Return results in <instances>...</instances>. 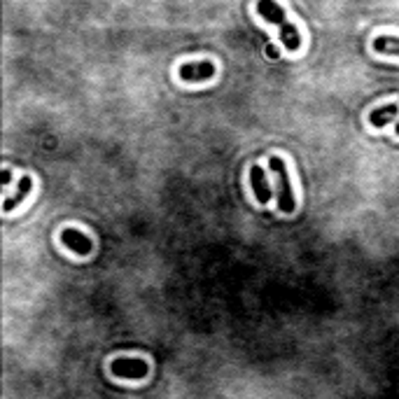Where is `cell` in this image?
<instances>
[{
  "mask_svg": "<svg viewBox=\"0 0 399 399\" xmlns=\"http://www.w3.org/2000/svg\"><path fill=\"white\" fill-rule=\"evenodd\" d=\"M178 75L182 82H208L215 78V64L213 61H189L180 66Z\"/></svg>",
  "mask_w": 399,
  "mask_h": 399,
  "instance_id": "3",
  "label": "cell"
},
{
  "mask_svg": "<svg viewBox=\"0 0 399 399\" xmlns=\"http://www.w3.org/2000/svg\"><path fill=\"white\" fill-rule=\"evenodd\" d=\"M374 52L383 54V56H399V35L374 37Z\"/></svg>",
  "mask_w": 399,
  "mask_h": 399,
  "instance_id": "9",
  "label": "cell"
},
{
  "mask_svg": "<svg viewBox=\"0 0 399 399\" xmlns=\"http://www.w3.org/2000/svg\"><path fill=\"white\" fill-rule=\"evenodd\" d=\"M257 12L262 14V19H266L268 24H273L280 30V40L287 52H299V47H302V35H299L297 26L287 19L285 10L278 3H273V0H259Z\"/></svg>",
  "mask_w": 399,
  "mask_h": 399,
  "instance_id": "1",
  "label": "cell"
},
{
  "mask_svg": "<svg viewBox=\"0 0 399 399\" xmlns=\"http://www.w3.org/2000/svg\"><path fill=\"white\" fill-rule=\"evenodd\" d=\"M110 369L114 376H119V379H145L150 371V367H148V362H143V359L119 357L110 364Z\"/></svg>",
  "mask_w": 399,
  "mask_h": 399,
  "instance_id": "4",
  "label": "cell"
},
{
  "mask_svg": "<svg viewBox=\"0 0 399 399\" xmlns=\"http://www.w3.org/2000/svg\"><path fill=\"white\" fill-rule=\"evenodd\" d=\"M61 243H64L68 250H73L75 255H82V257L89 255L91 248H94L89 236L78 232V229H64V232H61Z\"/></svg>",
  "mask_w": 399,
  "mask_h": 399,
  "instance_id": "5",
  "label": "cell"
},
{
  "mask_svg": "<svg viewBox=\"0 0 399 399\" xmlns=\"http://www.w3.org/2000/svg\"><path fill=\"white\" fill-rule=\"evenodd\" d=\"M397 114H399L397 103H388V105H381V107H376V110H371L369 121L376 129H383V126H388L390 121L397 117Z\"/></svg>",
  "mask_w": 399,
  "mask_h": 399,
  "instance_id": "7",
  "label": "cell"
},
{
  "mask_svg": "<svg viewBox=\"0 0 399 399\" xmlns=\"http://www.w3.org/2000/svg\"><path fill=\"white\" fill-rule=\"evenodd\" d=\"M395 133H397V136H399V124H397V129H395Z\"/></svg>",
  "mask_w": 399,
  "mask_h": 399,
  "instance_id": "10",
  "label": "cell"
},
{
  "mask_svg": "<svg viewBox=\"0 0 399 399\" xmlns=\"http://www.w3.org/2000/svg\"><path fill=\"white\" fill-rule=\"evenodd\" d=\"M250 182H252V189H255V196H257L259 203L271 201V187H268L262 166H252L250 168Z\"/></svg>",
  "mask_w": 399,
  "mask_h": 399,
  "instance_id": "6",
  "label": "cell"
},
{
  "mask_svg": "<svg viewBox=\"0 0 399 399\" xmlns=\"http://www.w3.org/2000/svg\"><path fill=\"white\" fill-rule=\"evenodd\" d=\"M33 189V180L28 178V175H24V178L19 180V187H17V194L10 196V198H5V203H3V210L5 213H12L17 206L24 201V198L28 196V191Z\"/></svg>",
  "mask_w": 399,
  "mask_h": 399,
  "instance_id": "8",
  "label": "cell"
},
{
  "mask_svg": "<svg viewBox=\"0 0 399 399\" xmlns=\"http://www.w3.org/2000/svg\"><path fill=\"white\" fill-rule=\"evenodd\" d=\"M268 166H271L275 180H278V208L282 213H294L297 201H294L292 185H290V175H287L285 161H282L280 157H271V159H268Z\"/></svg>",
  "mask_w": 399,
  "mask_h": 399,
  "instance_id": "2",
  "label": "cell"
}]
</instances>
